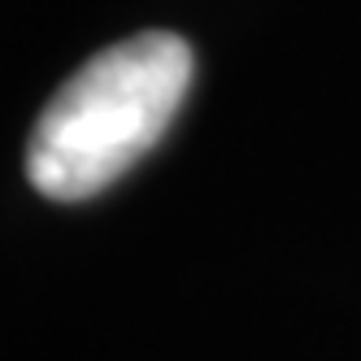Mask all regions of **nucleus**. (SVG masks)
<instances>
[{"instance_id":"1","label":"nucleus","mask_w":361,"mask_h":361,"mask_svg":"<svg viewBox=\"0 0 361 361\" xmlns=\"http://www.w3.org/2000/svg\"><path fill=\"white\" fill-rule=\"evenodd\" d=\"M192 74V44L174 31H140L83 61L27 140L31 188L48 200L105 192L170 131Z\"/></svg>"}]
</instances>
